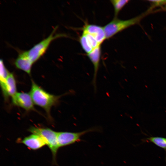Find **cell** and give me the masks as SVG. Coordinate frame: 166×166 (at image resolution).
I'll use <instances>...</instances> for the list:
<instances>
[{
  "mask_svg": "<svg viewBox=\"0 0 166 166\" xmlns=\"http://www.w3.org/2000/svg\"><path fill=\"white\" fill-rule=\"evenodd\" d=\"M30 93L34 104L43 109L49 117L51 108L58 103L61 96H56L48 93L33 81H32Z\"/></svg>",
  "mask_w": 166,
  "mask_h": 166,
  "instance_id": "obj_1",
  "label": "cell"
},
{
  "mask_svg": "<svg viewBox=\"0 0 166 166\" xmlns=\"http://www.w3.org/2000/svg\"><path fill=\"white\" fill-rule=\"evenodd\" d=\"M57 28V26L55 27L47 38L27 51L29 56L33 63L38 61L44 54L53 40L59 37L66 36L65 34H55Z\"/></svg>",
  "mask_w": 166,
  "mask_h": 166,
  "instance_id": "obj_4",
  "label": "cell"
},
{
  "mask_svg": "<svg viewBox=\"0 0 166 166\" xmlns=\"http://www.w3.org/2000/svg\"><path fill=\"white\" fill-rule=\"evenodd\" d=\"M101 45L94 49L91 52L87 54V56L93 64L94 67V73L92 81L95 91L97 90V78L99 67L101 54Z\"/></svg>",
  "mask_w": 166,
  "mask_h": 166,
  "instance_id": "obj_7",
  "label": "cell"
},
{
  "mask_svg": "<svg viewBox=\"0 0 166 166\" xmlns=\"http://www.w3.org/2000/svg\"><path fill=\"white\" fill-rule=\"evenodd\" d=\"M28 131L33 134L40 136L50 149L52 156V162L56 164V156L59 148L57 140V132L49 128L32 126Z\"/></svg>",
  "mask_w": 166,
  "mask_h": 166,
  "instance_id": "obj_2",
  "label": "cell"
},
{
  "mask_svg": "<svg viewBox=\"0 0 166 166\" xmlns=\"http://www.w3.org/2000/svg\"><path fill=\"white\" fill-rule=\"evenodd\" d=\"M164 8L166 10V0H165V4L164 5Z\"/></svg>",
  "mask_w": 166,
  "mask_h": 166,
  "instance_id": "obj_17",
  "label": "cell"
},
{
  "mask_svg": "<svg viewBox=\"0 0 166 166\" xmlns=\"http://www.w3.org/2000/svg\"><path fill=\"white\" fill-rule=\"evenodd\" d=\"M12 98V103L26 111L34 110V104L29 93L17 92Z\"/></svg>",
  "mask_w": 166,
  "mask_h": 166,
  "instance_id": "obj_6",
  "label": "cell"
},
{
  "mask_svg": "<svg viewBox=\"0 0 166 166\" xmlns=\"http://www.w3.org/2000/svg\"><path fill=\"white\" fill-rule=\"evenodd\" d=\"M79 41L82 49L87 54L93 50L89 45L85 35L83 33L80 38Z\"/></svg>",
  "mask_w": 166,
  "mask_h": 166,
  "instance_id": "obj_15",
  "label": "cell"
},
{
  "mask_svg": "<svg viewBox=\"0 0 166 166\" xmlns=\"http://www.w3.org/2000/svg\"><path fill=\"white\" fill-rule=\"evenodd\" d=\"M1 88L5 99L12 97L17 92L16 80L12 73H10L5 84Z\"/></svg>",
  "mask_w": 166,
  "mask_h": 166,
  "instance_id": "obj_11",
  "label": "cell"
},
{
  "mask_svg": "<svg viewBox=\"0 0 166 166\" xmlns=\"http://www.w3.org/2000/svg\"><path fill=\"white\" fill-rule=\"evenodd\" d=\"M0 82L1 87L5 84L10 73L4 64L3 61L1 59L0 61Z\"/></svg>",
  "mask_w": 166,
  "mask_h": 166,
  "instance_id": "obj_12",
  "label": "cell"
},
{
  "mask_svg": "<svg viewBox=\"0 0 166 166\" xmlns=\"http://www.w3.org/2000/svg\"><path fill=\"white\" fill-rule=\"evenodd\" d=\"M20 142L24 144L29 149L34 150L39 149L46 145L40 136L33 133L20 140Z\"/></svg>",
  "mask_w": 166,
  "mask_h": 166,
  "instance_id": "obj_9",
  "label": "cell"
},
{
  "mask_svg": "<svg viewBox=\"0 0 166 166\" xmlns=\"http://www.w3.org/2000/svg\"><path fill=\"white\" fill-rule=\"evenodd\" d=\"M34 63L30 58L27 51L22 52L18 55L14 62L16 67L30 74Z\"/></svg>",
  "mask_w": 166,
  "mask_h": 166,
  "instance_id": "obj_8",
  "label": "cell"
},
{
  "mask_svg": "<svg viewBox=\"0 0 166 166\" xmlns=\"http://www.w3.org/2000/svg\"><path fill=\"white\" fill-rule=\"evenodd\" d=\"M147 140L156 146L166 150V138L158 136H150Z\"/></svg>",
  "mask_w": 166,
  "mask_h": 166,
  "instance_id": "obj_13",
  "label": "cell"
},
{
  "mask_svg": "<svg viewBox=\"0 0 166 166\" xmlns=\"http://www.w3.org/2000/svg\"><path fill=\"white\" fill-rule=\"evenodd\" d=\"M152 5V6L150 8L152 9L153 8L157 6H164L165 0H149Z\"/></svg>",
  "mask_w": 166,
  "mask_h": 166,
  "instance_id": "obj_16",
  "label": "cell"
},
{
  "mask_svg": "<svg viewBox=\"0 0 166 166\" xmlns=\"http://www.w3.org/2000/svg\"><path fill=\"white\" fill-rule=\"evenodd\" d=\"M150 11L149 10L140 15L128 20H121L114 18L113 20L103 27L106 39L112 37L119 32L132 26L138 24Z\"/></svg>",
  "mask_w": 166,
  "mask_h": 166,
  "instance_id": "obj_3",
  "label": "cell"
},
{
  "mask_svg": "<svg viewBox=\"0 0 166 166\" xmlns=\"http://www.w3.org/2000/svg\"><path fill=\"white\" fill-rule=\"evenodd\" d=\"M83 31L93 37L101 45L106 39L103 27L93 24H86L84 27Z\"/></svg>",
  "mask_w": 166,
  "mask_h": 166,
  "instance_id": "obj_10",
  "label": "cell"
},
{
  "mask_svg": "<svg viewBox=\"0 0 166 166\" xmlns=\"http://www.w3.org/2000/svg\"><path fill=\"white\" fill-rule=\"evenodd\" d=\"M101 131L98 127H93L78 132H57V140L60 148L67 146L81 141L83 135L89 132Z\"/></svg>",
  "mask_w": 166,
  "mask_h": 166,
  "instance_id": "obj_5",
  "label": "cell"
},
{
  "mask_svg": "<svg viewBox=\"0 0 166 166\" xmlns=\"http://www.w3.org/2000/svg\"><path fill=\"white\" fill-rule=\"evenodd\" d=\"M129 1L128 0H113L110 1L114 7L115 18H117L116 16L121 10Z\"/></svg>",
  "mask_w": 166,
  "mask_h": 166,
  "instance_id": "obj_14",
  "label": "cell"
}]
</instances>
